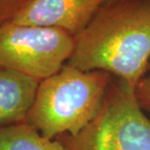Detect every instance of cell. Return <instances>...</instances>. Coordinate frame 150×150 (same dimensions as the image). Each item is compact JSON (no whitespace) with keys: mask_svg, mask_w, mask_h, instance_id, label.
Wrapping results in <instances>:
<instances>
[{"mask_svg":"<svg viewBox=\"0 0 150 150\" xmlns=\"http://www.w3.org/2000/svg\"><path fill=\"white\" fill-rule=\"evenodd\" d=\"M30 0H0V28L11 23Z\"/></svg>","mask_w":150,"mask_h":150,"instance_id":"cell-8","label":"cell"},{"mask_svg":"<svg viewBox=\"0 0 150 150\" xmlns=\"http://www.w3.org/2000/svg\"><path fill=\"white\" fill-rule=\"evenodd\" d=\"M106 0H30L11 23L59 28L77 36Z\"/></svg>","mask_w":150,"mask_h":150,"instance_id":"cell-5","label":"cell"},{"mask_svg":"<svg viewBox=\"0 0 150 150\" xmlns=\"http://www.w3.org/2000/svg\"><path fill=\"white\" fill-rule=\"evenodd\" d=\"M74 40L67 64L113 74L136 89L150 64V0L105 4Z\"/></svg>","mask_w":150,"mask_h":150,"instance_id":"cell-1","label":"cell"},{"mask_svg":"<svg viewBox=\"0 0 150 150\" xmlns=\"http://www.w3.org/2000/svg\"><path fill=\"white\" fill-rule=\"evenodd\" d=\"M58 139L64 150H150V120L136 89L119 80L110 83L98 115L75 136Z\"/></svg>","mask_w":150,"mask_h":150,"instance_id":"cell-3","label":"cell"},{"mask_svg":"<svg viewBox=\"0 0 150 150\" xmlns=\"http://www.w3.org/2000/svg\"><path fill=\"white\" fill-rule=\"evenodd\" d=\"M74 43L62 29L9 23L0 28V68L42 81L67 64Z\"/></svg>","mask_w":150,"mask_h":150,"instance_id":"cell-4","label":"cell"},{"mask_svg":"<svg viewBox=\"0 0 150 150\" xmlns=\"http://www.w3.org/2000/svg\"><path fill=\"white\" fill-rule=\"evenodd\" d=\"M0 150H64L58 139L43 137L26 123L0 129Z\"/></svg>","mask_w":150,"mask_h":150,"instance_id":"cell-7","label":"cell"},{"mask_svg":"<svg viewBox=\"0 0 150 150\" xmlns=\"http://www.w3.org/2000/svg\"><path fill=\"white\" fill-rule=\"evenodd\" d=\"M148 68H149V69H150V64H149V67H148Z\"/></svg>","mask_w":150,"mask_h":150,"instance_id":"cell-11","label":"cell"},{"mask_svg":"<svg viewBox=\"0 0 150 150\" xmlns=\"http://www.w3.org/2000/svg\"><path fill=\"white\" fill-rule=\"evenodd\" d=\"M136 95L142 108L150 113V76L142 78L136 88Z\"/></svg>","mask_w":150,"mask_h":150,"instance_id":"cell-9","label":"cell"},{"mask_svg":"<svg viewBox=\"0 0 150 150\" xmlns=\"http://www.w3.org/2000/svg\"><path fill=\"white\" fill-rule=\"evenodd\" d=\"M40 81L0 68V129L25 123Z\"/></svg>","mask_w":150,"mask_h":150,"instance_id":"cell-6","label":"cell"},{"mask_svg":"<svg viewBox=\"0 0 150 150\" xmlns=\"http://www.w3.org/2000/svg\"><path fill=\"white\" fill-rule=\"evenodd\" d=\"M110 83L109 73L65 64L40 81L25 123L50 139L75 136L98 115Z\"/></svg>","mask_w":150,"mask_h":150,"instance_id":"cell-2","label":"cell"},{"mask_svg":"<svg viewBox=\"0 0 150 150\" xmlns=\"http://www.w3.org/2000/svg\"><path fill=\"white\" fill-rule=\"evenodd\" d=\"M123 1H129V0H106L105 4H114V3L123 2ZM105 4H104V5H105Z\"/></svg>","mask_w":150,"mask_h":150,"instance_id":"cell-10","label":"cell"}]
</instances>
